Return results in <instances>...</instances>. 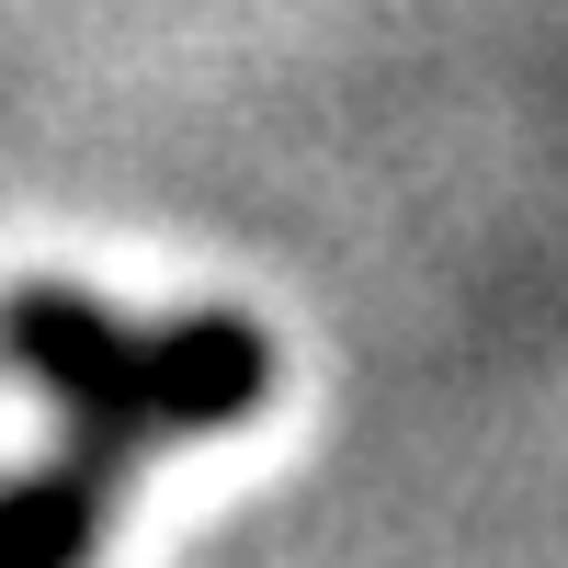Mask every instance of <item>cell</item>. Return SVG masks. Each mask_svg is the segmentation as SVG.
Masks as SVG:
<instances>
[{"label": "cell", "mask_w": 568, "mask_h": 568, "mask_svg": "<svg viewBox=\"0 0 568 568\" xmlns=\"http://www.w3.org/2000/svg\"><path fill=\"white\" fill-rule=\"evenodd\" d=\"M0 353L58 398V420H69L58 466L91 478L103 500H125V478L160 444L240 433L273 398V342L240 307H194L171 329H125L91 284H12V296H0Z\"/></svg>", "instance_id": "6da1fadb"}, {"label": "cell", "mask_w": 568, "mask_h": 568, "mask_svg": "<svg viewBox=\"0 0 568 568\" xmlns=\"http://www.w3.org/2000/svg\"><path fill=\"white\" fill-rule=\"evenodd\" d=\"M103 524H114V500L91 478H69V466L0 478V568H91Z\"/></svg>", "instance_id": "7a4b0ae2"}]
</instances>
